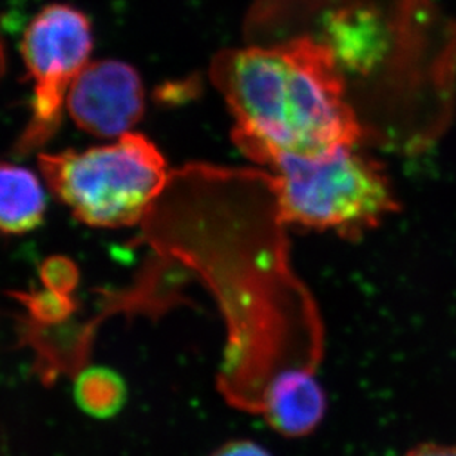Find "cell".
<instances>
[{"mask_svg":"<svg viewBox=\"0 0 456 456\" xmlns=\"http://www.w3.org/2000/svg\"><path fill=\"white\" fill-rule=\"evenodd\" d=\"M211 79L236 120L232 141L255 162L317 156L364 138L346 77L321 40L225 49Z\"/></svg>","mask_w":456,"mask_h":456,"instance_id":"6da1fadb","label":"cell"},{"mask_svg":"<svg viewBox=\"0 0 456 456\" xmlns=\"http://www.w3.org/2000/svg\"><path fill=\"white\" fill-rule=\"evenodd\" d=\"M281 220L299 227L357 239L397 211L399 203L381 165L342 145L317 156L270 159Z\"/></svg>","mask_w":456,"mask_h":456,"instance_id":"7a4b0ae2","label":"cell"},{"mask_svg":"<svg viewBox=\"0 0 456 456\" xmlns=\"http://www.w3.org/2000/svg\"><path fill=\"white\" fill-rule=\"evenodd\" d=\"M39 167L53 194L91 227L140 223L167 184L162 153L134 132L102 147L40 154Z\"/></svg>","mask_w":456,"mask_h":456,"instance_id":"3957f363","label":"cell"},{"mask_svg":"<svg viewBox=\"0 0 456 456\" xmlns=\"http://www.w3.org/2000/svg\"><path fill=\"white\" fill-rule=\"evenodd\" d=\"M93 46V24L70 4H48L27 26L21 53L33 80V111L17 142L20 153L39 149L57 132L69 89L88 66Z\"/></svg>","mask_w":456,"mask_h":456,"instance_id":"277c9868","label":"cell"},{"mask_svg":"<svg viewBox=\"0 0 456 456\" xmlns=\"http://www.w3.org/2000/svg\"><path fill=\"white\" fill-rule=\"evenodd\" d=\"M66 102L80 129L100 138H120L144 114V85L127 62H89L69 89Z\"/></svg>","mask_w":456,"mask_h":456,"instance_id":"5b68a950","label":"cell"},{"mask_svg":"<svg viewBox=\"0 0 456 456\" xmlns=\"http://www.w3.org/2000/svg\"><path fill=\"white\" fill-rule=\"evenodd\" d=\"M321 42L344 77H369L384 66L390 53V28L372 4H342L322 20Z\"/></svg>","mask_w":456,"mask_h":456,"instance_id":"8992f818","label":"cell"},{"mask_svg":"<svg viewBox=\"0 0 456 456\" xmlns=\"http://www.w3.org/2000/svg\"><path fill=\"white\" fill-rule=\"evenodd\" d=\"M325 390L308 368L276 373L264 388L258 413L273 430L289 439L312 435L325 418Z\"/></svg>","mask_w":456,"mask_h":456,"instance_id":"52a82bcc","label":"cell"},{"mask_svg":"<svg viewBox=\"0 0 456 456\" xmlns=\"http://www.w3.org/2000/svg\"><path fill=\"white\" fill-rule=\"evenodd\" d=\"M46 211L40 180L26 167L0 163V232L22 234L39 227Z\"/></svg>","mask_w":456,"mask_h":456,"instance_id":"ba28073f","label":"cell"},{"mask_svg":"<svg viewBox=\"0 0 456 456\" xmlns=\"http://www.w3.org/2000/svg\"><path fill=\"white\" fill-rule=\"evenodd\" d=\"M76 395L85 408L109 415L122 406L126 391L122 378L111 370L89 369L80 375Z\"/></svg>","mask_w":456,"mask_h":456,"instance_id":"9c48e42d","label":"cell"},{"mask_svg":"<svg viewBox=\"0 0 456 456\" xmlns=\"http://www.w3.org/2000/svg\"><path fill=\"white\" fill-rule=\"evenodd\" d=\"M209 456H273L267 449L254 440H228L221 444Z\"/></svg>","mask_w":456,"mask_h":456,"instance_id":"30bf717a","label":"cell"},{"mask_svg":"<svg viewBox=\"0 0 456 456\" xmlns=\"http://www.w3.org/2000/svg\"><path fill=\"white\" fill-rule=\"evenodd\" d=\"M404 456H456V444H417Z\"/></svg>","mask_w":456,"mask_h":456,"instance_id":"8fae6325","label":"cell"},{"mask_svg":"<svg viewBox=\"0 0 456 456\" xmlns=\"http://www.w3.org/2000/svg\"><path fill=\"white\" fill-rule=\"evenodd\" d=\"M4 66H6V62H4V45H2V40H0V79H2V76H4Z\"/></svg>","mask_w":456,"mask_h":456,"instance_id":"7c38bea8","label":"cell"}]
</instances>
